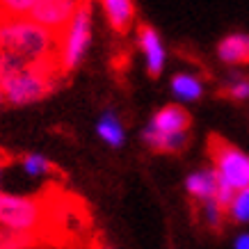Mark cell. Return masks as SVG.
<instances>
[{
    "label": "cell",
    "mask_w": 249,
    "mask_h": 249,
    "mask_svg": "<svg viewBox=\"0 0 249 249\" xmlns=\"http://www.w3.org/2000/svg\"><path fill=\"white\" fill-rule=\"evenodd\" d=\"M53 60L60 62V35L30 16L0 18V71Z\"/></svg>",
    "instance_id": "6da1fadb"
},
{
    "label": "cell",
    "mask_w": 249,
    "mask_h": 249,
    "mask_svg": "<svg viewBox=\"0 0 249 249\" xmlns=\"http://www.w3.org/2000/svg\"><path fill=\"white\" fill-rule=\"evenodd\" d=\"M64 76L60 62H37L0 71V87L9 106H30L46 98Z\"/></svg>",
    "instance_id": "7a4b0ae2"
},
{
    "label": "cell",
    "mask_w": 249,
    "mask_h": 249,
    "mask_svg": "<svg viewBox=\"0 0 249 249\" xmlns=\"http://www.w3.org/2000/svg\"><path fill=\"white\" fill-rule=\"evenodd\" d=\"M91 41V0H78V7L69 25L60 35V69L71 73L80 67Z\"/></svg>",
    "instance_id": "3957f363"
},
{
    "label": "cell",
    "mask_w": 249,
    "mask_h": 249,
    "mask_svg": "<svg viewBox=\"0 0 249 249\" xmlns=\"http://www.w3.org/2000/svg\"><path fill=\"white\" fill-rule=\"evenodd\" d=\"M48 206L39 196H18L0 192V227L41 235Z\"/></svg>",
    "instance_id": "277c9868"
},
{
    "label": "cell",
    "mask_w": 249,
    "mask_h": 249,
    "mask_svg": "<svg viewBox=\"0 0 249 249\" xmlns=\"http://www.w3.org/2000/svg\"><path fill=\"white\" fill-rule=\"evenodd\" d=\"M208 156L219 178H224L233 190L249 185V156L245 151L213 133L208 137Z\"/></svg>",
    "instance_id": "5b68a950"
},
{
    "label": "cell",
    "mask_w": 249,
    "mask_h": 249,
    "mask_svg": "<svg viewBox=\"0 0 249 249\" xmlns=\"http://www.w3.org/2000/svg\"><path fill=\"white\" fill-rule=\"evenodd\" d=\"M78 7V0H37L30 9L32 21L41 23L55 35H62V30L69 25L71 16Z\"/></svg>",
    "instance_id": "8992f818"
},
{
    "label": "cell",
    "mask_w": 249,
    "mask_h": 249,
    "mask_svg": "<svg viewBox=\"0 0 249 249\" xmlns=\"http://www.w3.org/2000/svg\"><path fill=\"white\" fill-rule=\"evenodd\" d=\"M137 41L146 57V73L151 78H158L165 69V46L160 41V35L153 30V25L142 23L137 28Z\"/></svg>",
    "instance_id": "52a82bcc"
},
{
    "label": "cell",
    "mask_w": 249,
    "mask_h": 249,
    "mask_svg": "<svg viewBox=\"0 0 249 249\" xmlns=\"http://www.w3.org/2000/svg\"><path fill=\"white\" fill-rule=\"evenodd\" d=\"M188 130H178V133H162V130L146 126L142 130V140L146 142L149 149L158 153H176L183 151L188 146Z\"/></svg>",
    "instance_id": "ba28073f"
},
{
    "label": "cell",
    "mask_w": 249,
    "mask_h": 249,
    "mask_svg": "<svg viewBox=\"0 0 249 249\" xmlns=\"http://www.w3.org/2000/svg\"><path fill=\"white\" fill-rule=\"evenodd\" d=\"M101 7L114 32L126 35L135 21V2L133 0H101Z\"/></svg>",
    "instance_id": "9c48e42d"
},
{
    "label": "cell",
    "mask_w": 249,
    "mask_h": 249,
    "mask_svg": "<svg viewBox=\"0 0 249 249\" xmlns=\"http://www.w3.org/2000/svg\"><path fill=\"white\" fill-rule=\"evenodd\" d=\"M149 126L162 133H178V130H190L192 117L183 106H165L151 117Z\"/></svg>",
    "instance_id": "30bf717a"
},
{
    "label": "cell",
    "mask_w": 249,
    "mask_h": 249,
    "mask_svg": "<svg viewBox=\"0 0 249 249\" xmlns=\"http://www.w3.org/2000/svg\"><path fill=\"white\" fill-rule=\"evenodd\" d=\"M217 57L224 64H249V35L235 32L219 41Z\"/></svg>",
    "instance_id": "8fae6325"
},
{
    "label": "cell",
    "mask_w": 249,
    "mask_h": 249,
    "mask_svg": "<svg viewBox=\"0 0 249 249\" xmlns=\"http://www.w3.org/2000/svg\"><path fill=\"white\" fill-rule=\"evenodd\" d=\"M185 190H188L190 196H195L199 201L215 199V192H217V172H215V167L192 172L185 178Z\"/></svg>",
    "instance_id": "7c38bea8"
},
{
    "label": "cell",
    "mask_w": 249,
    "mask_h": 249,
    "mask_svg": "<svg viewBox=\"0 0 249 249\" xmlns=\"http://www.w3.org/2000/svg\"><path fill=\"white\" fill-rule=\"evenodd\" d=\"M96 133L98 137L106 144H110L112 149H119L124 140H126V133H124V126L119 124V119L114 117L112 112H106L96 124Z\"/></svg>",
    "instance_id": "4fadbf2b"
},
{
    "label": "cell",
    "mask_w": 249,
    "mask_h": 249,
    "mask_svg": "<svg viewBox=\"0 0 249 249\" xmlns=\"http://www.w3.org/2000/svg\"><path fill=\"white\" fill-rule=\"evenodd\" d=\"M172 91L181 101H196L204 94V85L199 78L190 76V73H176L172 78Z\"/></svg>",
    "instance_id": "5bb4252c"
},
{
    "label": "cell",
    "mask_w": 249,
    "mask_h": 249,
    "mask_svg": "<svg viewBox=\"0 0 249 249\" xmlns=\"http://www.w3.org/2000/svg\"><path fill=\"white\" fill-rule=\"evenodd\" d=\"M41 242V235L14 231V229L0 227V249H23V247H37Z\"/></svg>",
    "instance_id": "9a60e30c"
},
{
    "label": "cell",
    "mask_w": 249,
    "mask_h": 249,
    "mask_svg": "<svg viewBox=\"0 0 249 249\" xmlns=\"http://www.w3.org/2000/svg\"><path fill=\"white\" fill-rule=\"evenodd\" d=\"M227 215L238 224H247L249 222V185L235 190L233 199H231V204L227 208Z\"/></svg>",
    "instance_id": "2e32d148"
},
{
    "label": "cell",
    "mask_w": 249,
    "mask_h": 249,
    "mask_svg": "<svg viewBox=\"0 0 249 249\" xmlns=\"http://www.w3.org/2000/svg\"><path fill=\"white\" fill-rule=\"evenodd\" d=\"M53 169L51 165V160L44 158L41 153H28L25 158H23V172L30 174V176H44Z\"/></svg>",
    "instance_id": "e0dca14e"
},
{
    "label": "cell",
    "mask_w": 249,
    "mask_h": 249,
    "mask_svg": "<svg viewBox=\"0 0 249 249\" xmlns=\"http://www.w3.org/2000/svg\"><path fill=\"white\" fill-rule=\"evenodd\" d=\"M204 217L208 222V227L215 229V231H222L224 227V217H227V211L215 201V199H206L204 201Z\"/></svg>",
    "instance_id": "ac0fdd59"
},
{
    "label": "cell",
    "mask_w": 249,
    "mask_h": 249,
    "mask_svg": "<svg viewBox=\"0 0 249 249\" xmlns=\"http://www.w3.org/2000/svg\"><path fill=\"white\" fill-rule=\"evenodd\" d=\"M37 0H0V9L5 16H28Z\"/></svg>",
    "instance_id": "d6986e66"
},
{
    "label": "cell",
    "mask_w": 249,
    "mask_h": 249,
    "mask_svg": "<svg viewBox=\"0 0 249 249\" xmlns=\"http://www.w3.org/2000/svg\"><path fill=\"white\" fill-rule=\"evenodd\" d=\"M224 94L229 98H233V101H245V98H249V80L247 78H238L224 89Z\"/></svg>",
    "instance_id": "ffe728a7"
},
{
    "label": "cell",
    "mask_w": 249,
    "mask_h": 249,
    "mask_svg": "<svg viewBox=\"0 0 249 249\" xmlns=\"http://www.w3.org/2000/svg\"><path fill=\"white\" fill-rule=\"evenodd\" d=\"M233 247L235 249H249V233L238 235V238H235V242H233Z\"/></svg>",
    "instance_id": "44dd1931"
},
{
    "label": "cell",
    "mask_w": 249,
    "mask_h": 249,
    "mask_svg": "<svg viewBox=\"0 0 249 249\" xmlns=\"http://www.w3.org/2000/svg\"><path fill=\"white\" fill-rule=\"evenodd\" d=\"M5 106V94H2V87H0V107Z\"/></svg>",
    "instance_id": "7402d4cb"
},
{
    "label": "cell",
    "mask_w": 249,
    "mask_h": 249,
    "mask_svg": "<svg viewBox=\"0 0 249 249\" xmlns=\"http://www.w3.org/2000/svg\"><path fill=\"white\" fill-rule=\"evenodd\" d=\"M0 174H2V160H0Z\"/></svg>",
    "instance_id": "603a6c76"
},
{
    "label": "cell",
    "mask_w": 249,
    "mask_h": 249,
    "mask_svg": "<svg viewBox=\"0 0 249 249\" xmlns=\"http://www.w3.org/2000/svg\"><path fill=\"white\" fill-rule=\"evenodd\" d=\"M2 16H5V14H2V9H0V18H2Z\"/></svg>",
    "instance_id": "cb8c5ba5"
}]
</instances>
